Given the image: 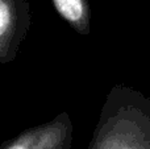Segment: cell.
Returning <instances> with one entry per match:
<instances>
[{
	"label": "cell",
	"mask_w": 150,
	"mask_h": 149,
	"mask_svg": "<svg viewBox=\"0 0 150 149\" xmlns=\"http://www.w3.org/2000/svg\"><path fill=\"white\" fill-rule=\"evenodd\" d=\"M32 26L29 0H0V63L16 60Z\"/></svg>",
	"instance_id": "obj_3"
},
{
	"label": "cell",
	"mask_w": 150,
	"mask_h": 149,
	"mask_svg": "<svg viewBox=\"0 0 150 149\" xmlns=\"http://www.w3.org/2000/svg\"><path fill=\"white\" fill-rule=\"evenodd\" d=\"M87 149H150V98L124 83L115 84Z\"/></svg>",
	"instance_id": "obj_1"
},
{
	"label": "cell",
	"mask_w": 150,
	"mask_h": 149,
	"mask_svg": "<svg viewBox=\"0 0 150 149\" xmlns=\"http://www.w3.org/2000/svg\"><path fill=\"white\" fill-rule=\"evenodd\" d=\"M55 12L78 34L91 32V7L88 0H50Z\"/></svg>",
	"instance_id": "obj_4"
},
{
	"label": "cell",
	"mask_w": 150,
	"mask_h": 149,
	"mask_svg": "<svg viewBox=\"0 0 150 149\" xmlns=\"http://www.w3.org/2000/svg\"><path fill=\"white\" fill-rule=\"evenodd\" d=\"M74 127L69 112L21 131L0 144V149H71Z\"/></svg>",
	"instance_id": "obj_2"
}]
</instances>
